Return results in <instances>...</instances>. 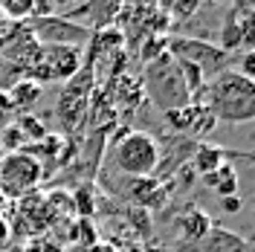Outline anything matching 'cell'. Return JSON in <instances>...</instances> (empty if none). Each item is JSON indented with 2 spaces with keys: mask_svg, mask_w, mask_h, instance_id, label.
Instances as JSON below:
<instances>
[{
  "mask_svg": "<svg viewBox=\"0 0 255 252\" xmlns=\"http://www.w3.org/2000/svg\"><path fill=\"white\" fill-rule=\"evenodd\" d=\"M203 93H206V99L200 105L209 108L215 122L241 125V122L255 119V81L235 73V70H226L221 76H215Z\"/></svg>",
  "mask_w": 255,
  "mask_h": 252,
  "instance_id": "cell-1",
  "label": "cell"
},
{
  "mask_svg": "<svg viewBox=\"0 0 255 252\" xmlns=\"http://www.w3.org/2000/svg\"><path fill=\"white\" fill-rule=\"evenodd\" d=\"M108 162L122 177H133V180L154 177L159 171V145L145 130H125L119 133V139H113Z\"/></svg>",
  "mask_w": 255,
  "mask_h": 252,
  "instance_id": "cell-2",
  "label": "cell"
},
{
  "mask_svg": "<svg viewBox=\"0 0 255 252\" xmlns=\"http://www.w3.org/2000/svg\"><path fill=\"white\" fill-rule=\"evenodd\" d=\"M142 87H145V93H148V99H151L162 113H171V111H180V108L191 105V93H189V87H186L183 70H180V64L168 55V49H165L159 58L145 64Z\"/></svg>",
  "mask_w": 255,
  "mask_h": 252,
  "instance_id": "cell-3",
  "label": "cell"
},
{
  "mask_svg": "<svg viewBox=\"0 0 255 252\" xmlns=\"http://www.w3.org/2000/svg\"><path fill=\"white\" fill-rule=\"evenodd\" d=\"M41 180H44L41 159L32 157L29 151L17 148L0 157V194L6 200H23L26 194L38 189Z\"/></svg>",
  "mask_w": 255,
  "mask_h": 252,
  "instance_id": "cell-4",
  "label": "cell"
},
{
  "mask_svg": "<svg viewBox=\"0 0 255 252\" xmlns=\"http://www.w3.org/2000/svg\"><path fill=\"white\" fill-rule=\"evenodd\" d=\"M168 55L180 64L194 67V70L206 79V84L215 79V76L232 70V67H229V64H232V55L223 52L218 44H209V41H200V38H174V41H168Z\"/></svg>",
  "mask_w": 255,
  "mask_h": 252,
  "instance_id": "cell-5",
  "label": "cell"
},
{
  "mask_svg": "<svg viewBox=\"0 0 255 252\" xmlns=\"http://www.w3.org/2000/svg\"><path fill=\"white\" fill-rule=\"evenodd\" d=\"M26 29L32 32V38L41 47H79L84 41H90V35H93L87 26L61 15L44 17V20H29Z\"/></svg>",
  "mask_w": 255,
  "mask_h": 252,
  "instance_id": "cell-6",
  "label": "cell"
},
{
  "mask_svg": "<svg viewBox=\"0 0 255 252\" xmlns=\"http://www.w3.org/2000/svg\"><path fill=\"white\" fill-rule=\"evenodd\" d=\"M81 67V49L79 47H41L38 58L32 61V76L47 81L70 79Z\"/></svg>",
  "mask_w": 255,
  "mask_h": 252,
  "instance_id": "cell-7",
  "label": "cell"
},
{
  "mask_svg": "<svg viewBox=\"0 0 255 252\" xmlns=\"http://www.w3.org/2000/svg\"><path fill=\"white\" fill-rule=\"evenodd\" d=\"M162 116H165V122H168L171 130H177L180 136H191V139L209 136L212 127L218 125L206 105H186V108H180V111L162 113Z\"/></svg>",
  "mask_w": 255,
  "mask_h": 252,
  "instance_id": "cell-8",
  "label": "cell"
},
{
  "mask_svg": "<svg viewBox=\"0 0 255 252\" xmlns=\"http://www.w3.org/2000/svg\"><path fill=\"white\" fill-rule=\"evenodd\" d=\"M197 252H255V247L247 238H241L238 232H229L223 226H212L203 235V241L197 244Z\"/></svg>",
  "mask_w": 255,
  "mask_h": 252,
  "instance_id": "cell-9",
  "label": "cell"
},
{
  "mask_svg": "<svg viewBox=\"0 0 255 252\" xmlns=\"http://www.w3.org/2000/svg\"><path fill=\"white\" fill-rule=\"evenodd\" d=\"M203 183H206V189H212L218 197H235L238 194V174L232 168V162H221L215 171L203 174Z\"/></svg>",
  "mask_w": 255,
  "mask_h": 252,
  "instance_id": "cell-10",
  "label": "cell"
},
{
  "mask_svg": "<svg viewBox=\"0 0 255 252\" xmlns=\"http://www.w3.org/2000/svg\"><path fill=\"white\" fill-rule=\"evenodd\" d=\"M221 162H226V154L221 148H206V145H194V171L200 174H209L215 171Z\"/></svg>",
  "mask_w": 255,
  "mask_h": 252,
  "instance_id": "cell-11",
  "label": "cell"
},
{
  "mask_svg": "<svg viewBox=\"0 0 255 252\" xmlns=\"http://www.w3.org/2000/svg\"><path fill=\"white\" fill-rule=\"evenodd\" d=\"M235 15H238L241 26V47L255 49V6L241 3V6H235Z\"/></svg>",
  "mask_w": 255,
  "mask_h": 252,
  "instance_id": "cell-12",
  "label": "cell"
},
{
  "mask_svg": "<svg viewBox=\"0 0 255 252\" xmlns=\"http://www.w3.org/2000/svg\"><path fill=\"white\" fill-rule=\"evenodd\" d=\"M0 15L9 23H20L32 17V0H0Z\"/></svg>",
  "mask_w": 255,
  "mask_h": 252,
  "instance_id": "cell-13",
  "label": "cell"
},
{
  "mask_svg": "<svg viewBox=\"0 0 255 252\" xmlns=\"http://www.w3.org/2000/svg\"><path fill=\"white\" fill-rule=\"evenodd\" d=\"M38 96H41V87H38V84H32V81L17 84L15 90H12V99L20 102V105H32V102H38Z\"/></svg>",
  "mask_w": 255,
  "mask_h": 252,
  "instance_id": "cell-14",
  "label": "cell"
},
{
  "mask_svg": "<svg viewBox=\"0 0 255 252\" xmlns=\"http://www.w3.org/2000/svg\"><path fill=\"white\" fill-rule=\"evenodd\" d=\"M235 73H241V76H247V79L255 81V49H247L244 55L238 58V70Z\"/></svg>",
  "mask_w": 255,
  "mask_h": 252,
  "instance_id": "cell-15",
  "label": "cell"
},
{
  "mask_svg": "<svg viewBox=\"0 0 255 252\" xmlns=\"http://www.w3.org/2000/svg\"><path fill=\"white\" fill-rule=\"evenodd\" d=\"M9 241H12V226H9V221L0 218V250H6Z\"/></svg>",
  "mask_w": 255,
  "mask_h": 252,
  "instance_id": "cell-16",
  "label": "cell"
},
{
  "mask_svg": "<svg viewBox=\"0 0 255 252\" xmlns=\"http://www.w3.org/2000/svg\"><path fill=\"white\" fill-rule=\"evenodd\" d=\"M221 206H223V212L235 215V212H241V197H238V194H235V197H223Z\"/></svg>",
  "mask_w": 255,
  "mask_h": 252,
  "instance_id": "cell-17",
  "label": "cell"
},
{
  "mask_svg": "<svg viewBox=\"0 0 255 252\" xmlns=\"http://www.w3.org/2000/svg\"><path fill=\"white\" fill-rule=\"evenodd\" d=\"M6 206H9V200H6V197L0 194V218H3V212H6Z\"/></svg>",
  "mask_w": 255,
  "mask_h": 252,
  "instance_id": "cell-18",
  "label": "cell"
}]
</instances>
